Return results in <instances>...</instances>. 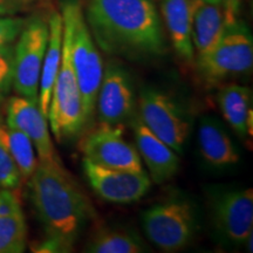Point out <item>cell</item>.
<instances>
[{"label": "cell", "mask_w": 253, "mask_h": 253, "mask_svg": "<svg viewBox=\"0 0 253 253\" xmlns=\"http://www.w3.org/2000/svg\"><path fill=\"white\" fill-rule=\"evenodd\" d=\"M28 179L32 203L46 236L58 240L69 252L94 212L89 201L59 162H38Z\"/></svg>", "instance_id": "2"}, {"label": "cell", "mask_w": 253, "mask_h": 253, "mask_svg": "<svg viewBox=\"0 0 253 253\" xmlns=\"http://www.w3.org/2000/svg\"><path fill=\"white\" fill-rule=\"evenodd\" d=\"M48 20L40 15L26 19L13 53V89L20 96L38 102L39 82L48 42Z\"/></svg>", "instance_id": "5"}, {"label": "cell", "mask_w": 253, "mask_h": 253, "mask_svg": "<svg viewBox=\"0 0 253 253\" xmlns=\"http://www.w3.org/2000/svg\"><path fill=\"white\" fill-rule=\"evenodd\" d=\"M224 9L220 4L191 0V41L196 59L212 50L225 31Z\"/></svg>", "instance_id": "15"}, {"label": "cell", "mask_w": 253, "mask_h": 253, "mask_svg": "<svg viewBox=\"0 0 253 253\" xmlns=\"http://www.w3.org/2000/svg\"><path fill=\"white\" fill-rule=\"evenodd\" d=\"M19 11L9 0H0V17L1 15H15Z\"/></svg>", "instance_id": "29"}, {"label": "cell", "mask_w": 253, "mask_h": 253, "mask_svg": "<svg viewBox=\"0 0 253 253\" xmlns=\"http://www.w3.org/2000/svg\"><path fill=\"white\" fill-rule=\"evenodd\" d=\"M142 122L177 154H182L190 126L179 107L168 95L156 89H143L138 99Z\"/></svg>", "instance_id": "8"}, {"label": "cell", "mask_w": 253, "mask_h": 253, "mask_svg": "<svg viewBox=\"0 0 253 253\" xmlns=\"http://www.w3.org/2000/svg\"><path fill=\"white\" fill-rule=\"evenodd\" d=\"M23 212L20 199L14 190L0 189V216H14Z\"/></svg>", "instance_id": "26"}, {"label": "cell", "mask_w": 253, "mask_h": 253, "mask_svg": "<svg viewBox=\"0 0 253 253\" xmlns=\"http://www.w3.org/2000/svg\"><path fill=\"white\" fill-rule=\"evenodd\" d=\"M27 225L24 213L0 216V253H21L26 249Z\"/></svg>", "instance_id": "22"}, {"label": "cell", "mask_w": 253, "mask_h": 253, "mask_svg": "<svg viewBox=\"0 0 253 253\" xmlns=\"http://www.w3.org/2000/svg\"><path fill=\"white\" fill-rule=\"evenodd\" d=\"M21 179L23 176L15 160L0 144V189H18Z\"/></svg>", "instance_id": "24"}, {"label": "cell", "mask_w": 253, "mask_h": 253, "mask_svg": "<svg viewBox=\"0 0 253 253\" xmlns=\"http://www.w3.org/2000/svg\"><path fill=\"white\" fill-rule=\"evenodd\" d=\"M26 19L15 15H1L0 17V46L13 42L20 31L23 30Z\"/></svg>", "instance_id": "25"}, {"label": "cell", "mask_w": 253, "mask_h": 253, "mask_svg": "<svg viewBox=\"0 0 253 253\" xmlns=\"http://www.w3.org/2000/svg\"><path fill=\"white\" fill-rule=\"evenodd\" d=\"M135 96L131 79L126 69L108 65L103 69L95 112L101 125L122 126L134 115Z\"/></svg>", "instance_id": "11"}, {"label": "cell", "mask_w": 253, "mask_h": 253, "mask_svg": "<svg viewBox=\"0 0 253 253\" xmlns=\"http://www.w3.org/2000/svg\"><path fill=\"white\" fill-rule=\"evenodd\" d=\"M130 120L137 151L143 157L153 181L157 184L169 181L178 171V154L153 134L137 115H132Z\"/></svg>", "instance_id": "14"}, {"label": "cell", "mask_w": 253, "mask_h": 253, "mask_svg": "<svg viewBox=\"0 0 253 253\" xmlns=\"http://www.w3.org/2000/svg\"><path fill=\"white\" fill-rule=\"evenodd\" d=\"M84 171L95 192L104 201L129 204L149 191L151 181L145 171L110 169L84 158Z\"/></svg>", "instance_id": "10"}, {"label": "cell", "mask_w": 253, "mask_h": 253, "mask_svg": "<svg viewBox=\"0 0 253 253\" xmlns=\"http://www.w3.org/2000/svg\"><path fill=\"white\" fill-rule=\"evenodd\" d=\"M84 158L110 169L143 171L140 154L123 138L122 126L101 125L81 142Z\"/></svg>", "instance_id": "9"}, {"label": "cell", "mask_w": 253, "mask_h": 253, "mask_svg": "<svg viewBox=\"0 0 253 253\" xmlns=\"http://www.w3.org/2000/svg\"><path fill=\"white\" fill-rule=\"evenodd\" d=\"M6 122L26 136L33 145L39 162L58 163L47 118L39 108L37 101L24 96L11 97L6 108Z\"/></svg>", "instance_id": "12"}, {"label": "cell", "mask_w": 253, "mask_h": 253, "mask_svg": "<svg viewBox=\"0 0 253 253\" xmlns=\"http://www.w3.org/2000/svg\"><path fill=\"white\" fill-rule=\"evenodd\" d=\"M203 1H209V2H216V4H220V0H203Z\"/></svg>", "instance_id": "30"}, {"label": "cell", "mask_w": 253, "mask_h": 253, "mask_svg": "<svg viewBox=\"0 0 253 253\" xmlns=\"http://www.w3.org/2000/svg\"><path fill=\"white\" fill-rule=\"evenodd\" d=\"M82 8L91 37L107 54L150 59L166 53L154 0H84Z\"/></svg>", "instance_id": "1"}, {"label": "cell", "mask_w": 253, "mask_h": 253, "mask_svg": "<svg viewBox=\"0 0 253 253\" xmlns=\"http://www.w3.org/2000/svg\"><path fill=\"white\" fill-rule=\"evenodd\" d=\"M214 223L229 242L244 244L253 227L252 189L235 190L221 195L214 205Z\"/></svg>", "instance_id": "13"}, {"label": "cell", "mask_w": 253, "mask_h": 253, "mask_svg": "<svg viewBox=\"0 0 253 253\" xmlns=\"http://www.w3.org/2000/svg\"><path fill=\"white\" fill-rule=\"evenodd\" d=\"M50 129L59 142L74 138L87 126L82 95L69 54L62 43V58L53 87L48 116Z\"/></svg>", "instance_id": "7"}, {"label": "cell", "mask_w": 253, "mask_h": 253, "mask_svg": "<svg viewBox=\"0 0 253 253\" xmlns=\"http://www.w3.org/2000/svg\"><path fill=\"white\" fill-rule=\"evenodd\" d=\"M0 144L14 158L23 178H30L38 164L36 150L31 141L18 129L0 120Z\"/></svg>", "instance_id": "21"}, {"label": "cell", "mask_w": 253, "mask_h": 253, "mask_svg": "<svg viewBox=\"0 0 253 253\" xmlns=\"http://www.w3.org/2000/svg\"><path fill=\"white\" fill-rule=\"evenodd\" d=\"M164 25L177 56L191 65L195 50L191 41V0H161Z\"/></svg>", "instance_id": "16"}, {"label": "cell", "mask_w": 253, "mask_h": 253, "mask_svg": "<svg viewBox=\"0 0 253 253\" xmlns=\"http://www.w3.org/2000/svg\"><path fill=\"white\" fill-rule=\"evenodd\" d=\"M199 74L209 86L224 79L251 72L253 66V39L243 20L226 25L223 37L208 55L198 59Z\"/></svg>", "instance_id": "4"}, {"label": "cell", "mask_w": 253, "mask_h": 253, "mask_svg": "<svg viewBox=\"0 0 253 253\" xmlns=\"http://www.w3.org/2000/svg\"><path fill=\"white\" fill-rule=\"evenodd\" d=\"M9 1L15 6V8H17L19 12H24L36 7V6L49 2L50 0H9Z\"/></svg>", "instance_id": "28"}, {"label": "cell", "mask_w": 253, "mask_h": 253, "mask_svg": "<svg viewBox=\"0 0 253 253\" xmlns=\"http://www.w3.org/2000/svg\"><path fill=\"white\" fill-rule=\"evenodd\" d=\"M242 4L243 0H220L226 25H231L238 20L240 11H242Z\"/></svg>", "instance_id": "27"}, {"label": "cell", "mask_w": 253, "mask_h": 253, "mask_svg": "<svg viewBox=\"0 0 253 253\" xmlns=\"http://www.w3.org/2000/svg\"><path fill=\"white\" fill-rule=\"evenodd\" d=\"M62 43L71 59L82 95L87 126L95 114V103L103 75V63L88 28L80 0H63L61 5Z\"/></svg>", "instance_id": "3"}, {"label": "cell", "mask_w": 253, "mask_h": 253, "mask_svg": "<svg viewBox=\"0 0 253 253\" xmlns=\"http://www.w3.org/2000/svg\"><path fill=\"white\" fill-rule=\"evenodd\" d=\"M198 145L203 158L213 167H227L239 161L235 143L216 119L205 116L198 126Z\"/></svg>", "instance_id": "18"}, {"label": "cell", "mask_w": 253, "mask_h": 253, "mask_svg": "<svg viewBox=\"0 0 253 253\" xmlns=\"http://www.w3.org/2000/svg\"><path fill=\"white\" fill-rule=\"evenodd\" d=\"M49 36L41 68L38 104L43 115L48 116L53 87L61 66L62 58V17L58 11H53L48 18Z\"/></svg>", "instance_id": "17"}, {"label": "cell", "mask_w": 253, "mask_h": 253, "mask_svg": "<svg viewBox=\"0 0 253 253\" xmlns=\"http://www.w3.org/2000/svg\"><path fill=\"white\" fill-rule=\"evenodd\" d=\"M221 114L240 138L251 135L252 93L250 88L227 84L220 88L217 96Z\"/></svg>", "instance_id": "19"}, {"label": "cell", "mask_w": 253, "mask_h": 253, "mask_svg": "<svg viewBox=\"0 0 253 253\" xmlns=\"http://www.w3.org/2000/svg\"><path fill=\"white\" fill-rule=\"evenodd\" d=\"M91 253H142L144 243L136 233L123 229L107 227L97 231L86 246Z\"/></svg>", "instance_id": "20"}, {"label": "cell", "mask_w": 253, "mask_h": 253, "mask_svg": "<svg viewBox=\"0 0 253 253\" xmlns=\"http://www.w3.org/2000/svg\"><path fill=\"white\" fill-rule=\"evenodd\" d=\"M142 224L150 242L164 252L185 248L197 229L194 208L183 199H170L148 209Z\"/></svg>", "instance_id": "6"}, {"label": "cell", "mask_w": 253, "mask_h": 253, "mask_svg": "<svg viewBox=\"0 0 253 253\" xmlns=\"http://www.w3.org/2000/svg\"><path fill=\"white\" fill-rule=\"evenodd\" d=\"M13 42L0 46V103L13 88Z\"/></svg>", "instance_id": "23"}]
</instances>
